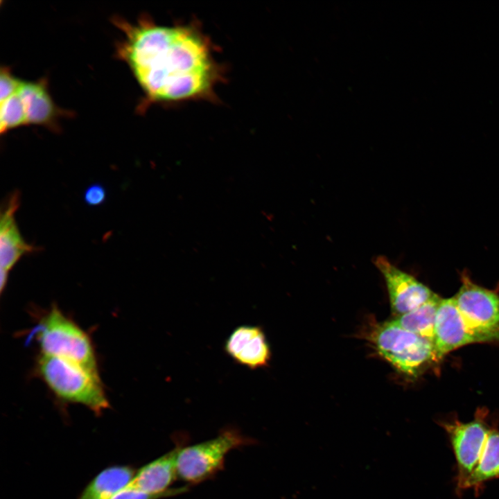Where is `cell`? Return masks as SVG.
I'll return each mask as SVG.
<instances>
[{
    "label": "cell",
    "mask_w": 499,
    "mask_h": 499,
    "mask_svg": "<svg viewBox=\"0 0 499 499\" xmlns=\"http://www.w3.org/2000/svg\"><path fill=\"white\" fill-rule=\"evenodd\" d=\"M499 342V331L480 329L461 313L453 297L441 299L434 330V360H440L451 351L475 342Z\"/></svg>",
    "instance_id": "7"
},
{
    "label": "cell",
    "mask_w": 499,
    "mask_h": 499,
    "mask_svg": "<svg viewBox=\"0 0 499 499\" xmlns=\"http://www.w3.org/2000/svg\"><path fill=\"white\" fill-rule=\"evenodd\" d=\"M22 82V80L13 76L8 67H1L0 72L1 102L17 94Z\"/></svg>",
    "instance_id": "18"
},
{
    "label": "cell",
    "mask_w": 499,
    "mask_h": 499,
    "mask_svg": "<svg viewBox=\"0 0 499 499\" xmlns=\"http://www.w3.org/2000/svg\"><path fill=\"white\" fill-rule=\"evenodd\" d=\"M20 204L17 191L12 193L1 211L0 216V288L6 286L10 270L25 254L38 248L27 243L23 238L15 220V213Z\"/></svg>",
    "instance_id": "10"
},
{
    "label": "cell",
    "mask_w": 499,
    "mask_h": 499,
    "mask_svg": "<svg viewBox=\"0 0 499 499\" xmlns=\"http://www.w3.org/2000/svg\"><path fill=\"white\" fill-rule=\"evenodd\" d=\"M483 412H478L473 420L462 422L457 419L443 421L455 459V491L463 493L464 484L475 469L491 426Z\"/></svg>",
    "instance_id": "6"
},
{
    "label": "cell",
    "mask_w": 499,
    "mask_h": 499,
    "mask_svg": "<svg viewBox=\"0 0 499 499\" xmlns=\"http://www.w3.org/2000/svg\"><path fill=\"white\" fill-rule=\"evenodd\" d=\"M224 350L236 363L256 370L268 366L271 350L261 326L243 324L235 328L227 338Z\"/></svg>",
    "instance_id": "11"
},
{
    "label": "cell",
    "mask_w": 499,
    "mask_h": 499,
    "mask_svg": "<svg viewBox=\"0 0 499 499\" xmlns=\"http://www.w3.org/2000/svg\"><path fill=\"white\" fill-rule=\"evenodd\" d=\"M441 299L435 294L429 300L393 321L403 329L432 342L436 314Z\"/></svg>",
    "instance_id": "16"
},
{
    "label": "cell",
    "mask_w": 499,
    "mask_h": 499,
    "mask_svg": "<svg viewBox=\"0 0 499 499\" xmlns=\"http://www.w3.org/2000/svg\"><path fill=\"white\" fill-rule=\"evenodd\" d=\"M36 371L62 401L85 405L98 414L110 407L98 371L40 354L36 362Z\"/></svg>",
    "instance_id": "2"
},
{
    "label": "cell",
    "mask_w": 499,
    "mask_h": 499,
    "mask_svg": "<svg viewBox=\"0 0 499 499\" xmlns=\"http://www.w3.org/2000/svg\"><path fill=\"white\" fill-rule=\"evenodd\" d=\"M17 93L24 105L27 124L55 127L61 112L51 98L44 81H23Z\"/></svg>",
    "instance_id": "13"
},
{
    "label": "cell",
    "mask_w": 499,
    "mask_h": 499,
    "mask_svg": "<svg viewBox=\"0 0 499 499\" xmlns=\"http://www.w3.org/2000/svg\"><path fill=\"white\" fill-rule=\"evenodd\" d=\"M106 198L105 189L98 183L90 185L85 191V202L90 206L103 204Z\"/></svg>",
    "instance_id": "19"
},
{
    "label": "cell",
    "mask_w": 499,
    "mask_h": 499,
    "mask_svg": "<svg viewBox=\"0 0 499 499\" xmlns=\"http://www.w3.org/2000/svg\"><path fill=\"white\" fill-rule=\"evenodd\" d=\"M27 338L36 341L41 354L62 358L98 371L90 338L56 306H52L44 315Z\"/></svg>",
    "instance_id": "3"
},
{
    "label": "cell",
    "mask_w": 499,
    "mask_h": 499,
    "mask_svg": "<svg viewBox=\"0 0 499 499\" xmlns=\"http://www.w3.org/2000/svg\"><path fill=\"white\" fill-rule=\"evenodd\" d=\"M375 264L384 277L392 309L398 316L412 311L435 294L384 256H378Z\"/></svg>",
    "instance_id": "8"
},
{
    "label": "cell",
    "mask_w": 499,
    "mask_h": 499,
    "mask_svg": "<svg viewBox=\"0 0 499 499\" xmlns=\"http://www.w3.org/2000/svg\"><path fill=\"white\" fill-rule=\"evenodd\" d=\"M254 442L237 429L226 428L213 439L183 446L177 457V477L189 484L211 479L223 469L231 450Z\"/></svg>",
    "instance_id": "4"
},
{
    "label": "cell",
    "mask_w": 499,
    "mask_h": 499,
    "mask_svg": "<svg viewBox=\"0 0 499 499\" xmlns=\"http://www.w3.org/2000/svg\"><path fill=\"white\" fill-rule=\"evenodd\" d=\"M164 498L163 496L157 495H151L129 486L122 491H119L109 499H160Z\"/></svg>",
    "instance_id": "20"
},
{
    "label": "cell",
    "mask_w": 499,
    "mask_h": 499,
    "mask_svg": "<svg viewBox=\"0 0 499 499\" xmlns=\"http://www.w3.org/2000/svg\"><path fill=\"white\" fill-rule=\"evenodd\" d=\"M463 316L482 329L499 331V295L474 283L466 274L453 297Z\"/></svg>",
    "instance_id": "9"
},
{
    "label": "cell",
    "mask_w": 499,
    "mask_h": 499,
    "mask_svg": "<svg viewBox=\"0 0 499 499\" xmlns=\"http://www.w3.org/2000/svg\"><path fill=\"white\" fill-rule=\"evenodd\" d=\"M499 479V430L491 426L478 464L463 487V492L472 489L478 496L486 482Z\"/></svg>",
    "instance_id": "14"
},
{
    "label": "cell",
    "mask_w": 499,
    "mask_h": 499,
    "mask_svg": "<svg viewBox=\"0 0 499 499\" xmlns=\"http://www.w3.org/2000/svg\"><path fill=\"white\" fill-rule=\"evenodd\" d=\"M136 472L128 466H110L87 485L78 499H109L127 487Z\"/></svg>",
    "instance_id": "15"
},
{
    "label": "cell",
    "mask_w": 499,
    "mask_h": 499,
    "mask_svg": "<svg viewBox=\"0 0 499 499\" xmlns=\"http://www.w3.org/2000/svg\"><path fill=\"white\" fill-rule=\"evenodd\" d=\"M114 22L124 33L117 54L143 90L146 105L217 100L225 71L198 24L161 25L145 16L134 24L120 18Z\"/></svg>",
    "instance_id": "1"
},
{
    "label": "cell",
    "mask_w": 499,
    "mask_h": 499,
    "mask_svg": "<svg viewBox=\"0 0 499 499\" xmlns=\"http://www.w3.org/2000/svg\"><path fill=\"white\" fill-rule=\"evenodd\" d=\"M182 444L149 462L135 473L129 487L142 492L163 496H174L187 491V487L170 489L177 477V457Z\"/></svg>",
    "instance_id": "12"
},
{
    "label": "cell",
    "mask_w": 499,
    "mask_h": 499,
    "mask_svg": "<svg viewBox=\"0 0 499 499\" xmlns=\"http://www.w3.org/2000/svg\"><path fill=\"white\" fill-rule=\"evenodd\" d=\"M371 339L378 353L405 374L414 376L427 362L434 360L432 342L403 329L393 320L378 325Z\"/></svg>",
    "instance_id": "5"
},
{
    "label": "cell",
    "mask_w": 499,
    "mask_h": 499,
    "mask_svg": "<svg viewBox=\"0 0 499 499\" xmlns=\"http://www.w3.org/2000/svg\"><path fill=\"white\" fill-rule=\"evenodd\" d=\"M27 125L26 116L22 100L18 93L1 102L0 132Z\"/></svg>",
    "instance_id": "17"
}]
</instances>
